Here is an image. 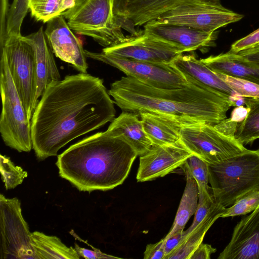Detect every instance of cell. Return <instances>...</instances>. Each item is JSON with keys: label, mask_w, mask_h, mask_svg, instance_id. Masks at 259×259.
I'll return each instance as SVG.
<instances>
[{"label": "cell", "mask_w": 259, "mask_h": 259, "mask_svg": "<svg viewBox=\"0 0 259 259\" xmlns=\"http://www.w3.org/2000/svg\"><path fill=\"white\" fill-rule=\"evenodd\" d=\"M247 111L243 106H236L231 114V118L235 121L240 122L245 117Z\"/></svg>", "instance_id": "ab89813d"}, {"label": "cell", "mask_w": 259, "mask_h": 259, "mask_svg": "<svg viewBox=\"0 0 259 259\" xmlns=\"http://www.w3.org/2000/svg\"><path fill=\"white\" fill-rule=\"evenodd\" d=\"M225 208L221 205L213 211L192 232L184 236L182 241L166 259H190L194 251L202 243L208 229L220 218Z\"/></svg>", "instance_id": "cb8c5ba5"}, {"label": "cell", "mask_w": 259, "mask_h": 259, "mask_svg": "<svg viewBox=\"0 0 259 259\" xmlns=\"http://www.w3.org/2000/svg\"><path fill=\"white\" fill-rule=\"evenodd\" d=\"M144 129L153 145H165L181 141L182 128L190 124L174 117L154 113L139 115Z\"/></svg>", "instance_id": "ffe728a7"}, {"label": "cell", "mask_w": 259, "mask_h": 259, "mask_svg": "<svg viewBox=\"0 0 259 259\" xmlns=\"http://www.w3.org/2000/svg\"><path fill=\"white\" fill-rule=\"evenodd\" d=\"M201 60L214 71L259 84V69L237 59L230 50Z\"/></svg>", "instance_id": "7402d4cb"}, {"label": "cell", "mask_w": 259, "mask_h": 259, "mask_svg": "<svg viewBox=\"0 0 259 259\" xmlns=\"http://www.w3.org/2000/svg\"><path fill=\"white\" fill-rule=\"evenodd\" d=\"M259 204V190L251 192L226 207L220 218L242 215L251 212Z\"/></svg>", "instance_id": "4dcf8cb0"}, {"label": "cell", "mask_w": 259, "mask_h": 259, "mask_svg": "<svg viewBox=\"0 0 259 259\" xmlns=\"http://www.w3.org/2000/svg\"><path fill=\"white\" fill-rule=\"evenodd\" d=\"M139 116L133 113L122 111L111 122L106 131L121 137L140 156L147 153L153 144L145 132Z\"/></svg>", "instance_id": "44dd1931"}, {"label": "cell", "mask_w": 259, "mask_h": 259, "mask_svg": "<svg viewBox=\"0 0 259 259\" xmlns=\"http://www.w3.org/2000/svg\"><path fill=\"white\" fill-rule=\"evenodd\" d=\"M31 233L16 197L0 195V258L36 259L31 245Z\"/></svg>", "instance_id": "30bf717a"}, {"label": "cell", "mask_w": 259, "mask_h": 259, "mask_svg": "<svg viewBox=\"0 0 259 259\" xmlns=\"http://www.w3.org/2000/svg\"><path fill=\"white\" fill-rule=\"evenodd\" d=\"M77 0H30L29 10L37 21L48 22L72 8Z\"/></svg>", "instance_id": "4316f807"}, {"label": "cell", "mask_w": 259, "mask_h": 259, "mask_svg": "<svg viewBox=\"0 0 259 259\" xmlns=\"http://www.w3.org/2000/svg\"><path fill=\"white\" fill-rule=\"evenodd\" d=\"M87 57L115 67L126 76L135 78L151 87L160 89H178L188 83L187 77L172 64H157L118 58L103 52L85 50Z\"/></svg>", "instance_id": "8fae6325"}, {"label": "cell", "mask_w": 259, "mask_h": 259, "mask_svg": "<svg viewBox=\"0 0 259 259\" xmlns=\"http://www.w3.org/2000/svg\"><path fill=\"white\" fill-rule=\"evenodd\" d=\"M24 37L34 51L36 75L35 102L37 104L39 98L47 87L61 80V76L43 27Z\"/></svg>", "instance_id": "ac0fdd59"}, {"label": "cell", "mask_w": 259, "mask_h": 259, "mask_svg": "<svg viewBox=\"0 0 259 259\" xmlns=\"http://www.w3.org/2000/svg\"><path fill=\"white\" fill-rule=\"evenodd\" d=\"M114 0H77L63 16L69 27L77 33L93 38L104 48L124 41L113 11Z\"/></svg>", "instance_id": "8992f818"}, {"label": "cell", "mask_w": 259, "mask_h": 259, "mask_svg": "<svg viewBox=\"0 0 259 259\" xmlns=\"http://www.w3.org/2000/svg\"><path fill=\"white\" fill-rule=\"evenodd\" d=\"M0 52L6 58L14 83L30 119L37 105L36 75L34 53L24 36H8L0 44Z\"/></svg>", "instance_id": "ba28073f"}, {"label": "cell", "mask_w": 259, "mask_h": 259, "mask_svg": "<svg viewBox=\"0 0 259 259\" xmlns=\"http://www.w3.org/2000/svg\"><path fill=\"white\" fill-rule=\"evenodd\" d=\"M172 64L185 75L228 95L235 106L242 102L243 97L234 92L215 72L207 66L201 59H197L194 55L182 54L173 62Z\"/></svg>", "instance_id": "d6986e66"}, {"label": "cell", "mask_w": 259, "mask_h": 259, "mask_svg": "<svg viewBox=\"0 0 259 259\" xmlns=\"http://www.w3.org/2000/svg\"><path fill=\"white\" fill-rule=\"evenodd\" d=\"M47 23L45 33L55 56L80 73H87L89 66L85 50L64 17L58 16Z\"/></svg>", "instance_id": "9a60e30c"}, {"label": "cell", "mask_w": 259, "mask_h": 259, "mask_svg": "<svg viewBox=\"0 0 259 259\" xmlns=\"http://www.w3.org/2000/svg\"><path fill=\"white\" fill-rule=\"evenodd\" d=\"M217 249L208 244L201 243L192 253L190 259H210Z\"/></svg>", "instance_id": "f35d334b"}, {"label": "cell", "mask_w": 259, "mask_h": 259, "mask_svg": "<svg viewBox=\"0 0 259 259\" xmlns=\"http://www.w3.org/2000/svg\"><path fill=\"white\" fill-rule=\"evenodd\" d=\"M0 171L6 190L14 189L22 184L28 174L21 166L14 165L10 158L0 155Z\"/></svg>", "instance_id": "83f0119b"}, {"label": "cell", "mask_w": 259, "mask_h": 259, "mask_svg": "<svg viewBox=\"0 0 259 259\" xmlns=\"http://www.w3.org/2000/svg\"><path fill=\"white\" fill-rule=\"evenodd\" d=\"M143 32L183 51L202 50L214 46L218 33L204 32L180 24L160 23L156 20L144 25Z\"/></svg>", "instance_id": "4fadbf2b"}, {"label": "cell", "mask_w": 259, "mask_h": 259, "mask_svg": "<svg viewBox=\"0 0 259 259\" xmlns=\"http://www.w3.org/2000/svg\"><path fill=\"white\" fill-rule=\"evenodd\" d=\"M247 112L237 126L235 138L243 145L259 139V98L244 97Z\"/></svg>", "instance_id": "484cf974"}, {"label": "cell", "mask_w": 259, "mask_h": 259, "mask_svg": "<svg viewBox=\"0 0 259 259\" xmlns=\"http://www.w3.org/2000/svg\"><path fill=\"white\" fill-rule=\"evenodd\" d=\"M102 52L118 58L169 64L184 53L181 49L143 33L127 36L123 42L104 48Z\"/></svg>", "instance_id": "7c38bea8"}, {"label": "cell", "mask_w": 259, "mask_h": 259, "mask_svg": "<svg viewBox=\"0 0 259 259\" xmlns=\"http://www.w3.org/2000/svg\"><path fill=\"white\" fill-rule=\"evenodd\" d=\"M186 184L170 232L184 231L190 218L195 214L198 204L199 191L195 180L184 171Z\"/></svg>", "instance_id": "d4e9b609"}, {"label": "cell", "mask_w": 259, "mask_h": 259, "mask_svg": "<svg viewBox=\"0 0 259 259\" xmlns=\"http://www.w3.org/2000/svg\"><path fill=\"white\" fill-rule=\"evenodd\" d=\"M144 259H165V239L147 245L144 253Z\"/></svg>", "instance_id": "e575fe53"}, {"label": "cell", "mask_w": 259, "mask_h": 259, "mask_svg": "<svg viewBox=\"0 0 259 259\" xmlns=\"http://www.w3.org/2000/svg\"><path fill=\"white\" fill-rule=\"evenodd\" d=\"M188 83L178 89H160L130 77L113 82L108 91L122 111L140 115L154 113L169 116L190 124H217L227 118L235 106L227 94L185 75Z\"/></svg>", "instance_id": "7a4b0ae2"}, {"label": "cell", "mask_w": 259, "mask_h": 259, "mask_svg": "<svg viewBox=\"0 0 259 259\" xmlns=\"http://www.w3.org/2000/svg\"><path fill=\"white\" fill-rule=\"evenodd\" d=\"M192 154L181 141L170 145H153L140 157L137 180L142 182L164 177L181 167Z\"/></svg>", "instance_id": "5bb4252c"}, {"label": "cell", "mask_w": 259, "mask_h": 259, "mask_svg": "<svg viewBox=\"0 0 259 259\" xmlns=\"http://www.w3.org/2000/svg\"><path fill=\"white\" fill-rule=\"evenodd\" d=\"M195 180L198 189L207 188L208 183V163L197 156L192 154L181 166Z\"/></svg>", "instance_id": "f546056e"}, {"label": "cell", "mask_w": 259, "mask_h": 259, "mask_svg": "<svg viewBox=\"0 0 259 259\" xmlns=\"http://www.w3.org/2000/svg\"><path fill=\"white\" fill-rule=\"evenodd\" d=\"M259 44V28L242 37L231 46L230 50L234 52H238Z\"/></svg>", "instance_id": "836d02e7"}, {"label": "cell", "mask_w": 259, "mask_h": 259, "mask_svg": "<svg viewBox=\"0 0 259 259\" xmlns=\"http://www.w3.org/2000/svg\"><path fill=\"white\" fill-rule=\"evenodd\" d=\"M137 156L121 137L106 131L70 146L56 164L60 176L79 191H107L123 183Z\"/></svg>", "instance_id": "3957f363"}, {"label": "cell", "mask_w": 259, "mask_h": 259, "mask_svg": "<svg viewBox=\"0 0 259 259\" xmlns=\"http://www.w3.org/2000/svg\"><path fill=\"white\" fill-rule=\"evenodd\" d=\"M2 109L0 133L6 145L19 152L32 149L31 122L18 94L5 54L0 52Z\"/></svg>", "instance_id": "52a82bcc"}, {"label": "cell", "mask_w": 259, "mask_h": 259, "mask_svg": "<svg viewBox=\"0 0 259 259\" xmlns=\"http://www.w3.org/2000/svg\"><path fill=\"white\" fill-rule=\"evenodd\" d=\"M188 1L190 0H114L113 11L115 16L135 28L157 20Z\"/></svg>", "instance_id": "e0dca14e"}, {"label": "cell", "mask_w": 259, "mask_h": 259, "mask_svg": "<svg viewBox=\"0 0 259 259\" xmlns=\"http://www.w3.org/2000/svg\"><path fill=\"white\" fill-rule=\"evenodd\" d=\"M114 104L103 79L87 73L67 75L50 84L31 119L37 158L56 156L72 140L111 122Z\"/></svg>", "instance_id": "6da1fadb"}, {"label": "cell", "mask_w": 259, "mask_h": 259, "mask_svg": "<svg viewBox=\"0 0 259 259\" xmlns=\"http://www.w3.org/2000/svg\"><path fill=\"white\" fill-rule=\"evenodd\" d=\"M238 123L230 117L215 124L186 125L181 131V141L193 154L208 164L220 162L247 149L235 138Z\"/></svg>", "instance_id": "5b68a950"}, {"label": "cell", "mask_w": 259, "mask_h": 259, "mask_svg": "<svg viewBox=\"0 0 259 259\" xmlns=\"http://www.w3.org/2000/svg\"><path fill=\"white\" fill-rule=\"evenodd\" d=\"M215 72L239 95L243 97L259 98V84L221 73Z\"/></svg>", "instance_id": "1f68e13d"}, {"label": "cell", "mask_w": 259, "mask_h": 259, "mask_svg": "<svg viewBox=\"0 0 259 259\" xmlns=\"http://www.w3.org/2000/svg\"><path fill=\"white\" fill-rule=\"evenodd\" d=\"M164 238L165 239V259H166V257L183 240L184 231H169Z\"/></svg>", "instance_id": "d590c367"}, {"label": "cell", "mask_w": 259, "mask_h": 259, "mask_svg": "<svg viewBox=\"0 0 259 259\" xmlns=\"http://www.w3.org/2000/svg\"><path fill=\"white\" fill-rule=\"evenodd\" d=\"M218 259H259V204L234 228L230 241Z\"/></svg>", "instance_id": "2e32d148"}, {"label": "cell", "mask_w": 259, "mask_h": 259, "mask_svg": "<svg viewBox=\"0 0 259 259\" xmlns=\"http://www.w3.org/2000/svg\"><path fill=\"white\" fill-rule=\"evenodd\" d=\"M31 238L36 259L80 258L75 248L67 246L56 236L34 231L31 233Z\"/></svg>", "instance_id": "603a6c76"}, {"label": "cell", "mask_w": 259, "mask_h": 259, "mask_svg": "<svg viewBox=\"0 0 259 259\" xmlns=\"http://www.w3.org/2000/svg\"><path fill=\"white\" fill-rule=\"evenodd\" d=\"M74 248L80 257L87 259L119 258L118 257L104 253L96 248L94 250H90L80 247L76 243L74 244Z\"/></svg>", "instance_id": "8d00e7d4"}, {"label": "cell", "mask_w": 259, "mask_h": 259, "mask_svg": "<svg viewBox=\"0 0 259 259\" xmlns=\"http://www.w3.org/2000/svg\"><path fill=\"white\" fill-rule=\"evenodd\" d=\"M232 52L237 59L259 69V44L238 52Z\"/></svg>", "instance_id": "d6a6232c"}, {"label": "cell", "mask_w": 259, "mask_h": 259, "mask_svg": "<svg viewBox=\"0 0 259 259\" xmlns=\"http://www.w3.org/2000/svg\"><path fill=\"white\" fill-rule=\"evenodd\" d=\"M243 17L224 7L220 0H190L163 14L156 21L212 32L240 21Z\"/></svg>", "instance_id": "9c48e42d"}, {"label": "cell", "mask_w": 259, "mask_h": 259, "mask_svg": "<svg viewBox=\"0 0 259 259\" xmlns=\"http://www.w3.org/2000/svg\"><path fill=\"white\" fill-rule=\"evenodd\" d=\"M0 44L7 38V21L9 8V0H1Z\"/></svg>", "instance_id": "74e56055"}, {"label": "cell", "mask_w": 259, "mask_h": 259, "mask_svg": "<svg viewBox=\"0 0 259 259\" xmlns=\"http://www.w3.org/2000/svg\"><path fill=\"white\" fill-rule=\"evenodd\" d=\"M208 183L217 201L230 206L245 195L259 190V148L208 164Z\"/></svg>", "instance_id": "277c9868"}, {"label": "cell", "mask_w": 259, "mask_h": 259, "mask_svg": "<svg viewBox=\"0 0 259 259\" xmlns=\"http://www.w3.org/2000/svg\"><path fill=\"white\" fill-rule=\"evenodd\" d=\"M30 0H14L10 7L7 21V37L21 35V27L28 10Z\"/></svg>", "instance_id": "f1b7e54d"}]
</instances>
